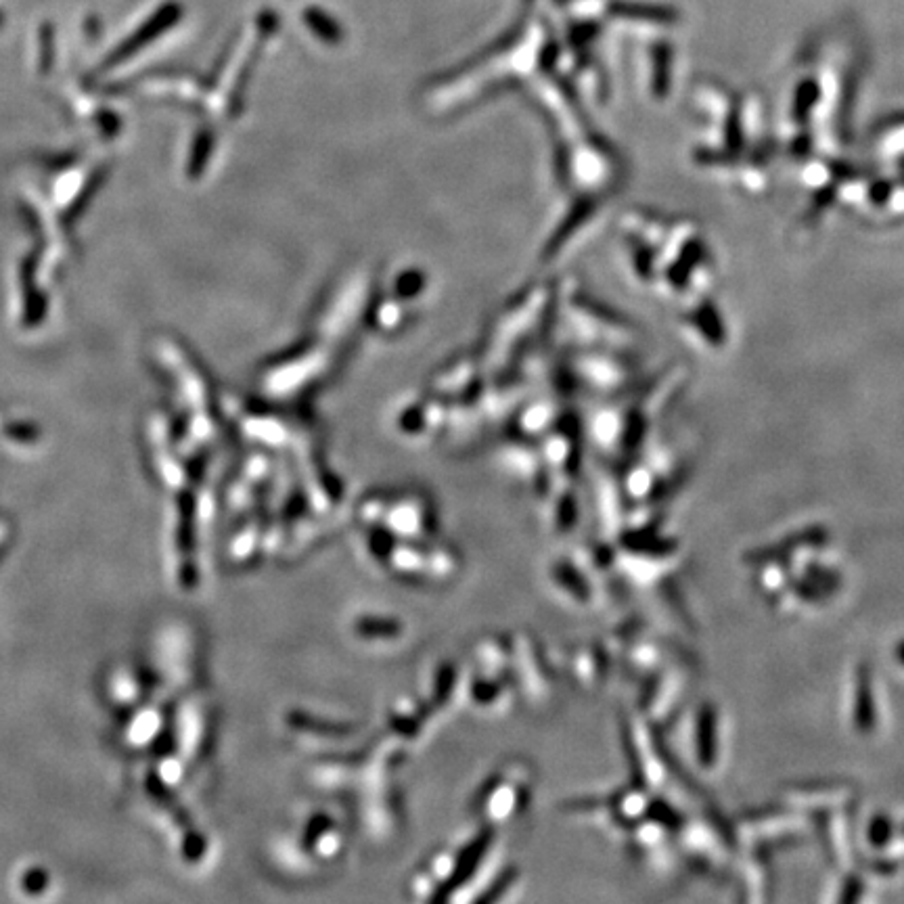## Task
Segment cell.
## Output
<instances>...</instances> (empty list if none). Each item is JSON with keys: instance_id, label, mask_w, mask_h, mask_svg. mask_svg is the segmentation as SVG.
I'll return each mask as SVG.
<instances>
[{"instance_id": "cell-1", "label": "cell", "mask_w": 904, "mask_h": 904, "mask_svg": "<svg viewBox=\"0 0 904 904\" xmlns=\"http://www.w3.org/2000/svg\"><path fill=\"white\" fill-rule=\"evenodd\" d=\"M358 517L365 528L396 538L434 540L440 530L434 505L415 492L367 496L358 507Z\"/></svg>"}, {"instance_id": "cell-2", "label": "cell", "mask_w": 904, "mask_h": 904, "mask_svg": "<svg viewBox=\"0 0 904 904\" xmlns=\"http://www.w3.org/2000/svg\"><path fill=\"white\" fill-rule=\"evenodd\" d=\"M519 783H522V775L517 777V773H509V768L505 773L484 779L473 804L486 827L505 823V819L515 815L517 808H522V787L517 789Z\"/></svg>"}, {"instance_id": "cell-3", "label": "cell", "mask_w": 904, "mask_h": 904, "mask_svg": "<svg viewBox=\"0 0 904 904\" xmlns=\"http://www.w3.org/2000/svg\"><path fill=\"white\" fill-rule=\"evenodd\" d=\"M298 842L308 846V856L319 863H333L344 852L346 831L335 817L314 812L298 831Z\"/></svg>"}]
</instances>
